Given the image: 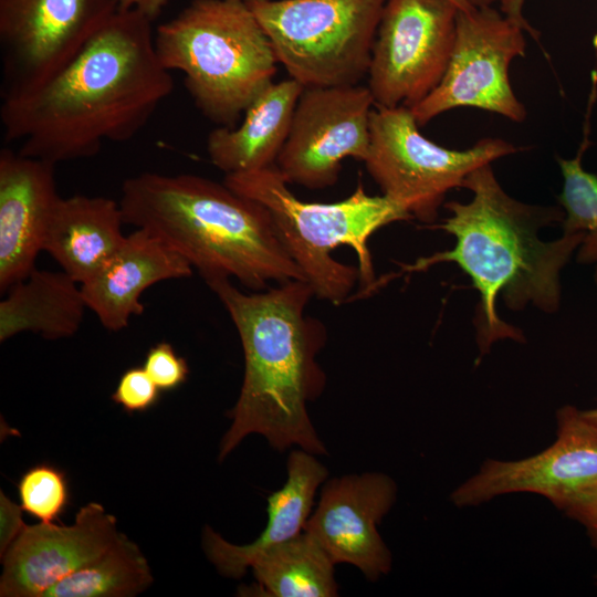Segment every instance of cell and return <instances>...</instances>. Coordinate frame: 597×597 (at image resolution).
Returning a JSON list of instances; mask_svg holds the SVG:
<instances>
[{
  "label": "cell",
  "mask_w": 597,
  "mask_h": 597,
  "mask_svg": "<svg viewBox=\"0 0 597 597\" xmlns=\"http://www.w3.org/2000/svg\"><path fill=\"white\" fill-rule=\"evenodd\" d=\"M22 507L1 492L0 495V556L2 557L25 527Z\"/></svg>",
  "instance_id": "f1b7e54d"
},
{
  "label": "cell",
  "mask_w": 597,
  "mask_h": 597,
  "mask_svg": "<svg viewBox=\"0 0 597 597\" xmlns=\"http://www.w3.org/2000/svg\"><path fill=\"white\" fill-rule=\"evenodd\" d=\"M501 0H470L473 7H486L492 6L494 2H500Z\"/></svg>",
  "instance_id": "836d02e7"
},
{
  "label": "cell",
  "mask_w": 597,
  "mask_h": 597,
  "mask_svg": "<svg viewBox=\"0 0 597 597\" xmlns=\"http://www.w3.org/2000/svg\"><path fill=\"white\" fill-rule=\"evenodd\" d=\"M303 88L291 77L273 82L247 107L239 126L211 130L206 146L212 165L226 175L275 165Z\"/></svg>",
  "instance_id": "d6986e66"
},
{
  "label": "cell",
  "mask_w": 597,
  "mask_h": 597,
  "mask_svg": "<svg viewBox=\"0 0 597 597\" xmlns=\"http://www.w3.org/2000/svg\"><path fill=\"white\" fill-rule=\"evenodd\" d=\"M117 9H136L147 15L150 20L157 18L168 0H115Z\"/></svg>",
  "instance_id": "4dcf8cb0"
},
{
  "label": "cell",
  "mask_w": 597,
  "mask_h": 597,
  "mask_svg": "<svg viewBox=\"0 0 597 597\" xmlns=\"http://www.w3.org/2000/svg\"><path fill=\"white\" fill-rule=\"evenodd\" d=\"M153 582L140 548L121 533L103 555L56 583L43 597H130Z\"/></svg>",
  "instance_id": "603a6c76"
},
{
  "label": "cell",
  "mask_w": 597,
  "mask_h": 597,
  "mask_svg": "<svg viewBox=\"0 0 597 597\" xmlns=\"http://www.w3.org/2000/svg\"><path fill=\"white\" fill-rule=\"evenodd\" d=\"M374 98L367 85L304 87L275 166L287 181L308 189L336 184L342 161H364Z\"/></svg>",
  "instance_id": "7c38bea8"
},
{
  "label": "cell",
  "mask_w": 597,
  "mask_h": 597,
  "mask_svg": "<svg viewBox=\"0 0 597 597\" xmlns=\"http://www.w3.org/2000/svg\"><path fill=\"white\" fill-rule=\"evenodd\" d=\"M596 582H597V575H596Z\"/></svg>",
  "instance_id": "e575fe53"
},
{
  "label": "cell",
  "mask_w": 597,
  "mask_h": 597,
  "mask_svg": "<svg viewBox=\"0 0 597 597\" xmlns=\"http://www.w3.org/2000/svg\"><path fill=\"white\" fill-rule=\"evenodd\" d=\"M116 519L97 502L82 506L72 525H25L1 557V597H43L56 583L97 559L119 537Z\"/></svg>",
  "instance_id": "9a60e30c"
},
{
  "label": "cell",
  "mask_w": 597,
  "mask_h": 597,
  "mask_svg": "<svg viewBox=\"0 0 597 597\" xmlns=\"http://www.w3.org/2000/svg\"><path fill=\"white\" fill-rule=\"evenodd\" d=\"M205 282L228 311L244 356L240 395L229 413L232 422L221 439L218 460L252 433L264 437L280 452L296 446L315 455L327 454L307 411L326 386L317 362L326 328L306 314L315 296L312 286L292 280L245 293L230 277Z\"/></svg>",
  "instance_id": "7a4b0ae2"
},
{
  "label": "cell",
  "mask_w": 597,
  "mask_h": 597,
  "mask_svg": "<svg viewBox=\"0 0 597 597\" xmlns=\"http://www.w3.org/2000/svg\"><path fill=\"white\" fill-rule=\"evenodd\" d=\"M593 90L586 114L584 138L576 157L564 159L557 157L563 189L558 201L563 207V233H579L582 242L578 247L577 261L583 264L597 263V175L583 167V157L589 145V116L595 102Z\"/></svg>",
  "instance_id": "cb8c5ba5"
},
{
  "label": "cell",
  "mask_w": 597,
  "mask_h": 597,
  "mask_svg": "<svg viewBox=\"0 0 597 597\" xmlns=\"http://www.w3.org/2000/svg\"><path fill=\"white\" fill-rule=\"evenodd\" d=\"M556 425L555 441L534 455L486 459L474 475L452 491V503L470 507L500 495L534 493L561 510L597 488V425L570 405L557 410Z\"/></svg>",
  "instance_id": "4fadbf2b"
},
{
  "label": "cell",
  "mask_w": 597,
  "mask_h": 597,
  "mask_svg": "<svg viewBox=\"0 0 597 597\" xmlns=\"http://www.w3.org/2000/svg\"><path fill=\"white\" fill-rule=\"evenodd\" d=\"M223 182L270 211L314 295L334 304L345 302L358 281L366 294L377 287L368 240L380 228L411 218L386 196L367 195L362 181L337 202L303 201L275 165L226 175Z\"/></svg>",
  "instance_id": "5b68a950"
},
{
  "label": "cell",
  "mask_w": 597,
  "mask_h": 597,
  "mask_svg": "<svg viewBox=\"0 0 597 597\" xmlns=\"http://www.w3.org/2000/svg\"><path fill=\"white\" fill-rule=\"evenodd\" d=\"M143 367L157 387L165 391L178 388L189 374L186 359L167 342H160L147 352Z\"/></svg>",
  "instance_id": "484cf974"
},
{
  "label": "cell",
  "mask_w": 597,
  "mask_h": 597,
  "mask_svg": "<svg viewBox=\"0 0 597 597\" xmlns=\"http://www.w3.org/2000/svg\"><path fill=\"white\" fill-rule=\"evenodd\" d=\"M396 499L395 481L381 472L329 479L304 531L321 544L335 565L350 564L375 582L391 569V553L378 525Z\"/></svg>",
  "instance_id": "5bb4252c"
},
{
  "label": "cell",
  "mask_w": 597,
  "mask_h": 597,
  "mask_svg": "<svg viewBox=\"0 0 597 597\" xmlns=\"http://www.w3.org/2000/svg\"><path fill=\"white\" fill-rule=\"evenodd\" d=\"M18 493L23 512L44 524L59 520L70 500L64 472L46 463L36 464L22 474Z\"/></svg>",
  "instance_id": "d4e9b609"
},
{
  "label": "cell",
  "mask_w": 597,
  "mask_h": 597,
  "mask_svg": "<svg viewBox=\"0 0 597 597\" xmlns=\"http://www.w3.org/2000/svg\"><path fill=\"white\" fill-rule=\"evenodd\" d=\"M116 11L115 0H0L2 98L43 85Z\"/></svg>",
  "instance_id": "8fae6325"
},
{
  "label": "cell",
  "mask_w": 597,
  "mask_h": 597,
  "mask_svg": "<svg viewBox=\"0 0 597 597\" xmlns=\"http://www.w3.org/2000/svg\"><path fill=\"white\" fill-rule=\"evenodd\" d=\"M119 202L106 197L72 196L57 202L48 228L46 251L77 283L93 277L122 245Z\"/></svg>",
  "instance_id": "ffe728a7"
},
{
  "label": "cell",
  "mask_w": 597,
  "mask_h": 597,
  "mask_svg": "<svg viewBox=\"0 0 597 597\" xmlns=\"http://www.w3.org/2000/svg\"><path fill=\"white\" fill-rule=\"evenodd\" d=\"M151 22L136 9H117L43 85L2 98L4 140L56 165L93 157L105 142L133 138L174 90Z\"/></svg>",
  "instance_id": "6da1fadb"
},
{
  "label": "cell",
  "mask_w": 597,
  "mask_h": 597,
  "mask_svg": "<svg viewBox=\"0 0 597 597\" xmlns=\"http://www.w3.org/2000/svg\"><path fill=\"white\" fill-rule=\"evenodd\" d=\"M87 308L81 284L63 270L34 268L0 302V342L22 332L46 339L75 335Z\"/></svg>",
  "instance_id": "44dd1931"
},
{
  "label": "cell",
  "mask_w": 597,
  "mask_h": 597,
  "mask_svg": "<svg viewBox=\"0 0 597 597\" xmlns=\"http://www.w3.org/2000/svg\"><path fill=\"white\" fill-rule=\"evenodd\" d=\"M154 42L163 66L184 73L197 108L218 126L234 127L279 63L245 0H192L157 27Z\"/></svg>",
  "instance_id": "8992f818"
},
{
  "label": "cell",
  "mask_w": 597,
  "mask_h": 597,
  "mask_svg": "<svg viewBox=\"0 0 597 597\" xmlns=\"http://www.w3.org/2000/svg\"><path fill=\"white\" fill-rule=\"evenodd\" d=\"M286 471L283 486L268 496L266 525L252 543L235 545L210 526L205 527V553L222 576L241 578L260 554L304 531L315 493L326 481L328 471L315 459V454L300 448L290 453Z\"/></svg>",
  "instance_id": "ac0fdd59"
},
{
  "label": "cell",
  "mask_w": 597,
  "mask_h": 597,
  "mask_svg": "<svg viewBox=\"0 0 597 597\" xmlns=\"http://www.w3.org/2000/svg\"><path fill=\"white\" fill-rule=\"evenodd\" d=\"M54 166L3 147L0 150V292L35 268L60 201Z\"/></svg>",
  "instance_id": "2e32d148"
},
{
  "label": "cell",
  "mask_w": 597,
  "mask_h": 597,
  "mask_svg": "<svg viewBox=\"0 0 597 597\" xmlns=\"http://www.w3.org/2000/svg\"><path fill=\"white\" fill-rule=\"evenodd\" d=\"M525 0H501L500 11L512 21L520 24L527 33L534 39L538 38V31H536L523 15V7Z\"/></svg>",
  "instance_id": "f546056e"
},
{
  "label": "cell",
  "mask_w": 597,
  "mask_h": 597,
  "mask_svg": "<svg viewBox=\"0 0 597 597\" xmlns=\"http://www.w3.org/2000/svg\"><path fill=\"white\" fill-rule=\"evenodd\" d=\"M159 391L144 367H133L121 376L112 400L127 412H143L158 401Z\"/></svg>",
  "instance_id": "4316f807"
},
{
  "label": "cell",
  "mask_w": 597,
  "mask_h": 597,
  "mask_svg": "<svg viewBox=\"0 0 597 597\" xmlns=\"http://www.w3.org/2000/svg\"><path fill=\"white\" fill-rule=\"evenodd\" d=\"M419 127L408 107H375L364 163L383 195L423 222L436 219L447 192L462 187L473 170L522 150L492 137L464 150L449 149L429 140Z\"/></svg>",
  "instance_id": "ba28073f"
},
{
  "label": "cell",
  "mask_w": 597,
  "mask_h": 597,
  "mask_svg": "<svg viewBox=\"0 0 597 597\" xmlns=\"http://www.w3.org/2000/svg\"><path fill=\"white\" fill-rule=\"evenodd\" d=\"M386 1L245 0L277 62L303 87L359 84Z\"/></svg>",
  "instance_id": "52a82bcc"
},
{
  "label": "cell",
  "mask_w": 597,
  "mask_h": 597,
  "mask_svg": "<svg viewBox=\"0 0 597 597\" xmlns=\"http://www.w3.org/2000/svg\"><path fill=\"white\" fill-rule=\"evenodd\" d=\"M193 268L160 238L144 229L125 237L122 245L105 265L81 284L88 310L103 327L118 332L134 315H142L140 302L149 286L192 275Z\"/></svg>",
  "instance_id": "e0dca14e"
},
{
  "label": "cell",
  "mask_w": 597,
  "mask_h": 597,
  "mask_svg": "<svg viewBox=\"0 0 597 597\" xmlns=\"http://www.w3.org/2000/svg\"><path fill=\"white\" fill-rule=\"evenodd\" d=\"M334 562L307 532L260 554L251 564L255 584L242 595L261 597L337 596Z\"/></svg>",
  "instance_id": "7402d4cb"
},
{
  "label": "cell",
  "mask_w": 597,
  "mask_h": 597,
  "mask_svg": "<svg viewBox=\"0 0 597 597\" xmlns=\"http://www.w3.org/2000/svg\"><path fill=\"white\" fill-rule=\"evenodd\" d=\"M561 511L585 527L597 549V488L569 501Z\"/></svg>",
  "instance_id": "83f0119b"
},
{
  "label": "cell",
  "mask_w": 597,
  "mask_h": 597,
  "mask_svg": "<svg viewBox=\"0 0 597 597\" xmlns=\"http://www.w3.org/2000/svg\"><path fill=\"white\" fill-rule=\"evenodd\" d=\"M525 32L492 6L459 10L446 73L439 85L410 108L418 125L467 106L523 122L526 109L512 88L509 69L515 57L525 55Z\"/></svg>",
  "instance_id": "9c48e42d"
},
{
  "label": "cell",
  "mask_w": 597,
  "mask_h": 597,
  "mask_svg": "<svg viewBox=\"0 0 597 597\" xmlns=\"http://www.w3.org/2000/svg\"><path fill=\"white\" fill-rule=\"evenodd\" d=\"M124 222L160 238L203 280L234 277L253 292L306 281L270 211L224 182L191 174L142 172L122 185Z\"/></svg>",
  "instance_id": "277c9868"
},
{
  "label": "cell",
  "mask_w": 597,
  "mask_h": 597,
  "mask_svg": "<svg viewBox=\"0 0 597 597\" xmlns=\"http://www.w3.org/2000/svg\"><path fill=\"white\" fill-rule=\"evenodd\" d=\"M462 187L473 193L471 201L446 203L451 216L438 226L454 235V247L401 264V270L421 272L454 262L470 276L481 296L476 328L484 355L498 339H522L516 328L500 320L499 296L511 310H522L530 302L545 312L558 308L561 271L578 249L582 234L563 233L557 240L542 241L538 230L563 221L564 212L513 199L500 186L491 164L473 170Z\"/></svg>",
  "instance_id": "3957f363"
},
{
  "label": "cell",
  "mask_w": 597,
  "mask_h": 597,
  "mask_svg": "<svg viewBox=\"0 0 597 597\" xmlns=\"http://www.w3.org/2000/svg\"><path fill=\"white\" fill-rule=\"evenodd\" d=\"M594 280H595V285H596V291H597V266L595 270ZM583 413L587 419H589L590 421L597 425V408L583 410Z\"/></svg>",
  "instance_id": "1f68e13d"
},
{
  "label": "cell",
  "mask_w": 597,
  "mask_h": 597,
  "mask_svg": "<svg viewBox=\"0 0 597 597\" xmlns=\"http://www.w3.org/2000/svg\"><path fill=\"white\" fill-rule=\"evenodd\" d=\"M459 9L449 0H387L368 70L375 107H413L441 82Z\"/></svg>",
  "instance_id": "30bf717a"
},
{
  "label": "cell",
  "mask_w": 597,
  "mask_h": 597,
  "mask_svg": "<svg viewBox=\"0 0 597 597\" xmlns=\"http://www.w3.org/2000/svg\"><path fill=\"white\" fill-rule=\"evenodd\" d=\"M452 2L460 11H468L473 8L470 0H449Z\"/></svg>",
  "instance_id": "d6a6232c"
}]
</instances>
